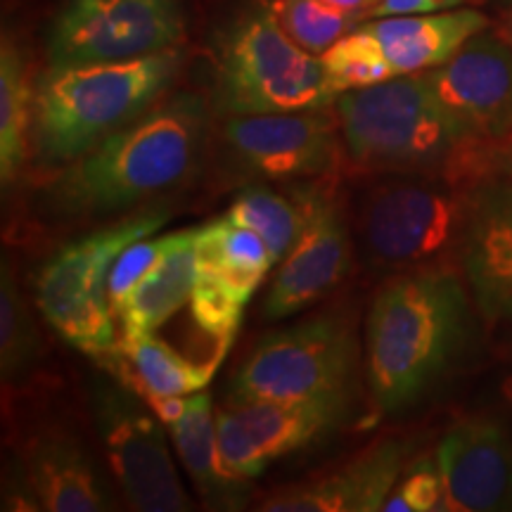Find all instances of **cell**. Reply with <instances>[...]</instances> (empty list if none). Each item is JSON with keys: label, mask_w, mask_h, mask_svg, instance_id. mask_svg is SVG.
Instances as JSON below:
<instances>
[{"label": "cell", "mask_w": 512, "mask_h": 512, "mask_svg": "<svg viewBox=\"0 0 512 512\" xmlns=\"http://www.w3.org/2000/svg\"><path fill=\"white\" fill-rule=\"evenodd\" d=\"M38 510L102 512L114 510L110 489L95 463L74 437L46 432L27 446L22 475Z\"/></svg>", "instance_id": "19"}, {"label": "cell", "mask_w": 512, "mask_h": 512, "mask_svg": "<svg viewBox=\"0 0 512 512\" xmlns=\"http://www.w3.org/2000/svg\"><path fill=\"white\" fill-rule=\"evenodd\" d=\"M320 60H323L325 74H328L337 98L347 91L394 79L389 69L384 67L377 50L370 46L366 34L361 31V24L351 34L344 36L342 41H337L330 50H325Z\"/></svg>", "instance_id": "29"}, {"label": "cell", "mask_w": 512, "mask_h": 512, "mask_svg": "<svg viewBox=\"0 0 512 512\" xmlns=\"http://www.w3.org/2000/svg\"><path fill=\"white\" fill-rule=\"evenodd\" d=\"M223 356L190 361L155 335L121 339L119 349L102 368L114 380L145 396H190L209 387Z\"/></svg>", "instance_id": "20"}, {"label": "cell", "mask_w": 512, "mask_h": 512, "mask_svg": "<svg viewBox=\"0 0 512 512\" xmlns=\"http://www.w3.org/2000/svg\"><path fill=\"white\" fill-rule=\"evenodd\" d=\"M292 195L304 209V228L268 287L266 318H287L309 309L347 278L351 266L349 223L335 190L306 183L297 185Z\"/></svg>", "instance_id": "13"}, {"label": "cell", "mask_w": 512, "mask_h": 512, "mask_svg": "<svg viewBox=\"0 0 512 512\" xmlns=\"http://www.w3.org/2000/svg\"><path fill=\"white\" fill-rule=\"evenodd\" d=\"M498 396H501V403H503L505 411L512 415V363H510V368L503 373L501 384H498Z\"/></svg>", "instance_id": "35"}, {"label": "cell", "mask_w": 512, "mask_h": 512, "mask_svg": "<svg viewBox=\"0 0 512 512\" xmlns=\"http://www.w3.org/2000/svg\"><path fill=\"white\" fill-rule=\"evenodd\" d=\"M451 266L403 271L375 294L366 323V382L373 406L396 415L427 399L463 358L472 299Z\"/></svg>", "instance_id": "1"}, {"label": "cell", "mask_w": 512, "mask_h": 512, "mask_svg": "<svg viewBox=\"0 0 512 512\" xmlns=\"http://www.w3.org/2000/svg\"><path fill=\"white\" fill-rule=\"evenodd\" d=\"M275 19L287 36L311 55H323L366 17L332 8L323 0H273Z\"/></svg>", "instance_id": "28"}, {"label": "cell", "mask_w": 512, "mask_h": 512, "mask_svg": "<svg viewBox=\"0 0 512 512\" xmlns=\"http://www.w3.org/2000/svg\"><path fill=\"white\" fill-rule=\"evenodd\" d=\"M458 261L482 318L512 330V181L477 185Z\"/></svg>", "instance_id": "16"}, {"label": "cell", "mask_w": 512, "mask_h": 512, "mask_svg": "<svg viewBox=\"0 0 512 512\" xmlns=\"http://www.w3.org/2000/svg\"><path fill=\"white\" fill-rule=\"evenodd\" d=\"M437 98L482 143L512 140V43L479 31L451 60L425 72Z\"/></svg>", "instance_id": "14"}, {"label": "cell", "mask_w": 512, "mask_h": 512, "mask_svg": "<svg viewBox=\"0 0 512 512\" xmlns=\"http://www.w3.org/2000/svg\"><path fill=\"white\" fill-rule=\"evenodd\" d=\"M323 3H328L332 8H339V10L356 12V15H363V17H373L375 10L382 5V0H323Z\"/></svg>", "instance_id": "34"}, {"label": "cell", "mask_w": 512, "mask_h": 512, "mask_svg": "<svg viewBox=\"0 0 512 512\" xmlns=\"http://www.w3.org/2000/svg\"><path fill=\"white\" fill-rule=\"evenodd\" d=\"M408 441L384 437L347 463L261 501L264 512H377L406 470Z\"/></svg>", "instance_id": "17"}, {"label": "cell", "mask_w": 512, "mask_h": 512, "mask_svg": "<svg viewBox=\"0 0 512 512\" xmlns=\"http://www.w3.org/2000/svg\"><path fill=\"white\" fill-rule=\"evenodd\" d=\"M434 456L444 477L446 510H512V437L501 422L486 415L458 420Z\"/></svg>", "instance_id": "15"}, {"label": "cell", "mask_w": 512, "mask_h": 512, "mask_svg": "<svg viewBox=\"0 0 512 512\" xmlns=\"http://www.w3.org/2000/svg\"><path fill=\"white\" fill-rule=\"evenodd\" d=\"M510 43H512V19H510Z\"/></svg>", "instance_id": "36"}, {"label": "cell", "mask_w": 512, "mask_h": 512, "mask_svg": "<svg viewBox=\"0 0 512 512\" xmlns=\"http://www.w3.org/2000/svg\"><path fill=\"white\" fill-rule=\"evenodd\" d=\"M505 3H512V0H505Z\"/></svg>", "instance_id": "37"}, {"label": "cell", "mask_w": 512, "mask_h": 512, "mask_svg": "<svg viewBox=\"0 0 512 512\" xmlns=\"http://www.w3.org/2000/svg\"><path fill=\"white\" fill-rule=\"evenodd\" d=\"M181 0H67L50 22L48 67L124 62L178 48Z\"/></svg>", "instance_id": "9"}, {"label": "cell", "mask_w": 512, "mask_h": 512, "mask_svg": "<svg viewBox=\"0 0 512 512\" xmlns=\"http://www.w3.org/2000/svg\"><path fill=\"white\" fill-rule=\"evenodd\" d=\"M197 240L200 228L183 245L166 254L114 309L121 320L124 339L155 335L183 304L190 302L197 278Z\"/></svg>", "instance_id": "21"}, {"label": "cell", "mask_w": 512, "mask_h": 512, "mask_svg": "<svg viewBox=\"0 0 512 512\" xmlns=\"http://www.w3.org/2000/svg\"><path fill=\"white\" fill-rule=\"evenodd\" d=\"M335 100L320 55L285 34L271 5H254L223 36L214 102L226 117L325 110Z\"/></svg>", "instance_id": "6"}, {"label": "cell", "mask_w": 512, "mask_h": 512, "mask_svg": "<svg viewBox=\"0 0 512 512\" xmlns=\"http://www.w3.org/2000/svg\"><path fill=\"white\" fill-rule=\"evenodd\" d=\"M197 254L221 278H226L247 302L275 266L266 242L252 228L240 226L226 216L200 226Z\"/></svg>", "instance_id": "24"}, {"label": "cell", "mask_w": 512, "mask_h": 512, "mask_svg": "<svg viewBox=\"0 0 512 512\" xmlns=\"http://www.w3.org/2000/svg\"><path fill=\"white\" fill-rule=\"evenodd\" d=\"M93 413L110 470L128 505L140 512L192 510L155 413L121 382H95Z\"/></svg>", "instance_id": "10"}, {"label": "cell", "mask_w": 512, "mask_h": 512, "mask_svg": "<svg viewBox=\"0 0 512 512\" xmlns=\"http://www.w3.org/2000/svg\"><path fill=\"white\" fill-rule=\"evenodd\" d=\"M335 114L344 155L370 174L446 176L467 185L494 176V145L460 124L425 72L342 93Z\"/></svg>", "instance_id": "2"}, {"label": "cell", "mask_w": 512, "mask_h": 512, "mask_svg": "<svg viewBox=\"0 0 512 512\" xmlns=\"http://www.w3.org/2000/svg\"><path fill=\"white\" fill-rule=\"evenodd\" d=\"M223 147L235 169L264 181L323 178L344 152L337 114L323 110L226 117Z\"/></svg>", "instance_id": "12"}, {"label": "cell", "mask_w": 512, "mask_h": 512, "mask_svg": "<svg viewBox=\"0 0 512 512\" xmlns=\"http://www.w3.org/2000/svg\"><path fill=\"white\" fill-rule=\"evenodd\" d=\"M223 216L252 228L266 242L275 264L285 259L304 228V209L297 197L280 195L268 185H249Z\"/></svg>", "instance_id": "25"}, {"label": "cell", "mask_w": 512, "mask_h": 512, "mask_svg": "<svg viewBox=\"0 0 512 512\" xmlns=\"http://www.w3.org/2000/svg\"><path fill=\"white\" fill-rule=\"evenodd\" d=\"M207 136L204 100L181 93L64 164L46 200L67 216L131 209L181 185L200 164Z\"/></svg>", "instance_id": "3"}, {"label": "cell", "mask_w": 512, "mask_h": 512, "mask_svg": "<svg viewBox=\"0 0 512 512\" xmlns=\"http://www.w3.org/2000/svg\"><path fill=\"white\" fill-rule=\"evenodd\" d=\"M188 304L197 330L223 349L233 347L249 302L207 261L200 259V254H197V278Z\"/></svg>", "instance_id": "27"}, {"label": "cell", "mask_w": 512, "mask_h": 512, "mask_svg": "<svg viewBox=\"0 0 512 512\" xmlns=\"http://www.w3.org/2000/svg\"><path fill=\"white\" fill-rule=\"evenodd\" d=\"M387 512H432L446 510L444 477H441L437 456H420L406 465L399 482L389 494L384 508Z\"/></svg>", "instance_id": "31"}, {"label": "cell", "mask_w": 512, "mask_h": 512, "mask_svg": "<svg viewBox=\"0 0 512 512\" xmlns=\"http://www.w3.org/2000/svg\"><path fill=\"white\" fill-rule=\"evenodd\" d=\"M195 233V228L174 230V233L159 235V238H143L133 245H128L124 252L119 254L117 264H114L110 273V304L112 311L124 302L126 294L136 287L147 273L155 268L166 254H171L178 245H183L190 235Z\"/></svg>", "instance_id": "30"}, {"label": "cell", "mask_w": 512, "mask_h": 512, "mask_svg": "<svg viewBox=\"0 0 512 512\" xmlns=\"http://www.w3.org/2000/svg\"><path fill=\"white\" fill-rule=\"evenodd\" d=\"M477 185L446 176L389 174L358 204V233L380 268L448 266L458 259Z\"/></svg>", "instance_id": "7"}, {"label": "cell", "mask_w": 512, "mask_h": 512, "mask_svg": "<svg viewBox=\"0 0 512 512\" xmlns=\"http://www.w3.org/2000/svg\"><path fill=\"white\" fill-rule=\"evenodd\" d=\"M34 93L27 62L17 43L3 36L0 43V183L8 188L22 174L34 131Z\"/></svg>", "instance_id": "23"}, {"label": "cell", "mask_w": 512, "mask_h": 512, "mask_svg": "<svg viewBox=\"0 0 512 512\" xmlns=\"http://www.w3.org/2000/svg\"><path fill=\"white\" fill-rule=\"evenodd\" d=\"M467 0H382L373 17L392 15H427V12H444L465 5Z\"/></svg>", "instance_id": "32"}, {"label": "cell", "mask_w": 512, "mask_h": 512, "mask_svg": "<svg viewBox=\"0 0 512 512\" xmlns=\"http://www.w3.org/2000/svg\"><path fill=\"white\" fill-rule=\"evenodd\" d=\"M356 406L332 401H245L216 413L221 467L238 484L254 482L275 460L344 427Z\"/></svg>", "instance_id": "11"}, {"label": "cell", "mask_w": 512, "mask_h": 512, "mask_svg": "<svg viewBox=\"0 0 512 512\" xmlns=\"http://www.w3.org/2000/svg\"><path fill=\"white\" fill-rule=\"evenodd\" d=\"M171 439L178 458L195 482L200 494L211 508L235 510L242 505L247 484H238L226 477L219 456V437H216L214 399L207 389L188 396L185 413L174 425H169Z\"/></svg>", "instance_id": "22"}, {"label": "cell", "mask_w": 512, "mask_h": 512, "mask_svg": "<svg viewBox=\"0 0 512 512\" xmlns=\"http://www.w3.org/2000/svg\"><path fill=\"white\" fill-rule=\"evenodd\" d=\"M178 48L124 62L48 67L34 93V145L46 164H69L143 117L174 86Z\"/></svg>", "instance_id": "4"}, {"label": "cell", "mask_w": 512, "mask_h": 512, "mask_svg": "<svg viewBox=\"0 0 512 512\" xmlns=\"http://www.w3.org/2000/svg\"><path fill=\"white\" fill-rule=\"evenodd\" d=\"M361 347L354 316L330 311L261 339L230 380V403L332 401L356 406Z\"/></svg>", "instance_id": "8"}, {"label": "cell", "mask_w": 512, "mask_h": 512, "mask_svg": "<svg viewBox=\"0 0 512 512\" xmlns=\"http://www.w3.org/2000/svg\"><path fill=\"white\" fill-rule=\"evenodd\" d=\"M41 356V335L31 316L29 302L17 275L3 261V278H0V373L5 382L17 380L29 373L36 358Z\"/></svg>", "instance_id": "26"}, {"label": "cell", "mask_w": 512, "mask_h": 512, "mask_svg": "<svg viewBox=\"0 0 512 512\" xmlns=\"http://www.w3.org/2000/svg\"><path fill=\"white\" fill-rule=\"evenodd\" d=\"M486 27L489 19L475 8L375 17L361 22V31L392 76L422 74L441 67Z\"/></svg>", "instance_id": "18"}, {"label": "cell", "mask_w": 512, "mask_h": 512, "mask_svg": "<svg viewBox=\"0 0 512 512\" xmlns=\"http://www.w3.org/2000/svg\"><path fill=\"white\" fill-rule=\"evenodd\" d=\"M169 221L166 207H145L62 245L36 278V304L64 342L95 363L119 349L110 304V273L133 242L155 235Z\"/></svg>", "instance_id": "5"}, {"label": "cell", "mask_w": 512, "mask_h": 512, "mask_svg": "<svg viewBox=\"0 0 512 512\" xmlns=\"http://www.w3.org/2000/svg\"><path fill=\"white\" fill-rule=\"evenodd\" d=\"M491 171L505 181H512V140L503 145H494L491 150Z\"/></svg>", "instance_id": "33"}]
</instances>
